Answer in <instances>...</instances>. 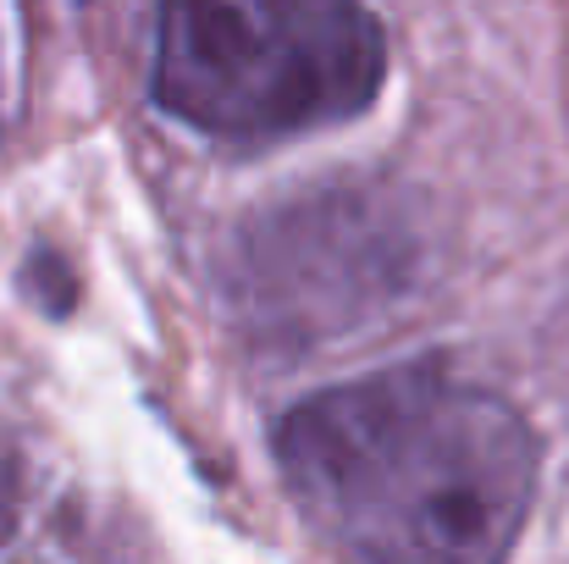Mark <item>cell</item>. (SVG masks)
I'll return each mask as SVG.
<instances>
[{"instance_id": "obj_1", "label": "cell", "mask_w": 569, "mask_h": 564, "mask_svg": "<svg viewBox=\"0 0 569 564\" xmlns=\"http://www.w3.org/2000/svg\"><path fill=\"white\" fill-rule=\"evenodd\" d=\"M277 471L310 526L349 554L487 564L526 532L542 448L503 393L415 360L293 404Z\"/></svg>"}, {"instance_id": "obj_2", "label": "cell", "mask_w": 569, "mask_h": 564, "mask_svg": "<svg viewBox=\"0 0 569 564\" xmlns=\"http://www.w3.org/2000/svg\"><path fill=\"white\" fill-rule=\"evenodd\" d=\"M387 33L366 0H161L150 95L221 145H277L371 111Z\"/></svg>"}, {"instance_id": "obj_3", "label": "cell", "mask_w": 569, "mask_h": 564, "mask_svg": "<svg viewBox=\"0 0 569 564\" xmlns=\"http://www.w3.org/2000/svg\"><path fill=\"white\" fill-rule=\"evenodd\" d=\"M409 271L415 244L392 205L360 188H327L243 221L232 305L271 338H321L381 310Z\"/></svg>"}, {"instance_id": "obj_4", "label": "cell", "mask_w": 569, "mask_h": 564, "mask_svg": "<svg viewBox=\"0 0 569 564\" xmlns=\"http://www.w3.org/2000/svg\"><path fill=\"white\" fill-rule=\"evenodd\" d=\"M22 294L44 310V316H67L72 305H78V277L67 271V260L56 255V249H33L28 260H22Z\"/></svg>"}, {"instance_id": "obj_5", "label": "cell", "mask_w": 569, "mask_h": 564, "mask_svg": "<svg viewBox=\"0 0 569 564\" xmlns=\"http://www.w3.org/2000/svg\"><path fill=\"white\" fill-rule=\"evenodd\" d=\"M22 493H28V482H22V454L11 448V443H0V548L17 537V526H22Z\"/></svg>"}]
</instances>
